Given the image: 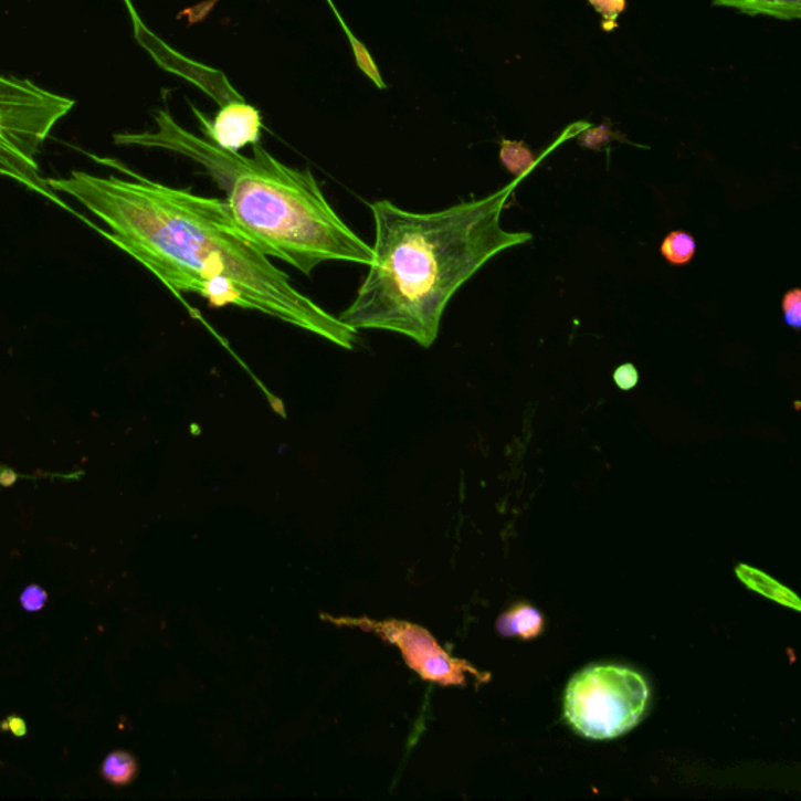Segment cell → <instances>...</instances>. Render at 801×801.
Segmentation results:
<instances>
[{"instance_id": "14", "label": "cell", "mask_w": 801, "mask_h": 801, "mask_svg": "<svg viewBox=\"0 0 801 801\" xmlns=\"http://www.w3.org/2000/svg\"><path fill=\"white\" fill-rule=\"evenodd\" d=\"M590 6L597 10L603 22V29L605 32H612L616 29V19L626 9V0H589Z\"/></svg>"}, {"instance_id": "11", "label": "cell", "mask_w": 801, "mask_h": 801, "mask_svg": "<svg viewBox=\"0 0 801 801\" xmlns=\"http://www.w3.org/2000/svg\"><path fill=\"white\" fill-rule=\"evenodd\" d=\"M499 159H502V164L507 171L517 176V178H521L526 172L531 171L534 165H536V157L523 141L503 140Z\"/></svg>"}, {"instance_id": "18", "label": "cell", "mask_w": 801, "mask_h": 801, "mask_svg": "<svg viewBox=\"0 0 801 801\" xmlns=\"http://www.w3.org/2000/svg\"><path fill=\"white\" fill-rule=\"evenodd\" d=\"M48 601V593L40 586H29L21 596V604L25 611L38 612L44 608Z\"/></svg>"}, {"instance_id": "3", "label": "cell", "mask_w": 801, "mask_h": 801, "mask_svg": "<svg viewBox=\"0 0 801 801\" xmlns=\"http://www.w3.org/2000/svg\"><path fill=\"white\" fill-rule=\"evenodd\" d=\"M156 130L118 134L119 146L171 150L197 161L225 191L233 223L268 257L304 274L326 262L370 265L373 250L338 217L310 169L287 167L262 148L252 156L228 152L176 123L168 110L154 113Z\"/></svg>"}, {"instance_id": "9", "label": "cell", "mask_w": 801, "mask_h": 801, "mask_svg": "<svg viewBox=\"0 0 801 801\" xmlns=\"http://www.w3.org/2000/svg\"><path fill=\"white\" fill-rule=\"evenodd\" d=\"M737 578L750 588L755 592L761 593L770 600L777 601V603L788 605V608L795 609L797 612L801 609L799 597L781 586L780 582L774 581L769 575L762 573V571L751 569L748 566H739L736 569Z\"/></svg>"}, {"instance_id": "7", "label": "cell", "mask_w": 801, "mask_h": 801, "mask_svg": "<svg viewBox=\"0 0 801 801\" xmlns=\"http://www.w3.org/2000/svg\"><path fill=\"white\" fill-rule=\"evenodd\" d=\"M190 107L207 140L212 141L218 148L239 154L246 146L261 143L263 130L261 112L254 105L244 103L242 96L221 104L213 119L207 118L193 105L190 104Z\"/></svg>"}, {"instance_id": "6", "label": "cell", "mask_w": 801, "mask_h": 801, "mask_svg": "<svg viewBox=\"0 0 801 801\" xmlns=\"http://www.w3.org/2000/svg\"><path fill=\"white\" fill-rule=\"evenodd\" d=\"M329 622L359 626L365 631H373L381 635L383 641L393 643L400 649L405 664L413 672L419 673L421 678L438 683L440 686H465L466 673H472L484 681L488 679V675L477 672L468 662L450 656L424 628L417 626V624L398 622V620L375 622V620L368 619H329Z\"/></svg>"}, {"instance_id": "2", "label": "cell", "mask_w": 801, "mask_h": 801, "mask_svg": "<svg viewBox=\"0 0 801 801\" xmlns=\"http://www.w3.org/2000/svg\"><path fill=\"white\" fill-rule=\"evenodd\" d=\"M515 187L435 213L373 202V261L355 301L338 318L357 333L386 330L431 348L459 288L496 255L531 242V233L502 225Z\"/></svg>"}, {"instance_id": "8", "label": "cell", "mask_w": 801, "mask_h": 801, "mask_svg": "<svg viewBox=\"0 0 801 801\" xmlns=\"http://www.w3.org/2000/svg\"><path fill=\"white\" fill-rule=\"evenodd\" d=\"M496 631L503 637L531 641L544 631V616L533 605L520 603L499 615V619L496 620Z\"/></svg>"}, {"instance_id": "15", "label": "cell", "mask_w": 801, "mask_h": 801, "mask_svg": "<svg viewBox=\"0 0 801 801\" xmlns=\"http://www.w3.org/2000/svg\"><path fill=\"white\" fill-rule=\"evenodd\" d=\"M341 24H344V29L346 30V33H348L349 40H351L352 48H355L357 63H359V66L362 67L368 77L373 78L375 84L378 85L379 88H383L386 84H383L381 75H379L378 70H376L373 59H371L370 54H368L363 44L356 41V38L351 35V32L346 29L345 22H341Z\"/></svg>"}, {"instance_id": "5", "label": "cell", "mask_w": 801, "mask_h": 801, "mask_svg": "<svg viewBox=\"0 0 801 801\" xmlns=\"http://www.w3.org/2000/svg\"><path fill=\"white\" fill-rule=\"evenodd\" d=\"M650 687L641 673L623 665H590L570 679L566 718L579 735L593 740L615 739L645 716Z\"/></svg>"}, {"instance_id": "17", "label": "cell", "mask_w": 801, "mask_h": 801, "mask_svg": "<svg viewBox=\"0 0 801 801\" xmlns=\"http://www.w3.org/2000/svg\"><path fill=\"white\" fill-rule=\"evenodd\" d=\"M639 379H641V376H639L637 368H635L633 363L620 365V367L614 371V382L620 390H623V392H630V390H633L634 387L637 386Z\"/></svg>"}, {"instance_id": "12", "label": "cell", "mask_w": 801, "mask_h": 801, "mask_svg": "<svg viewBox=\"0 0 801 801\" xmlns=\"http://www.w3.org/2000/svg\"><path fill=\"white\" fill-rule=\"evenodd\" d=\"M697 243L694 236L684 231L672 232L661 244V254L672 265H686L694 259Z\"/></svg>"}, {"instance_id": "13", "label": "cell", "mask_w": 801, "mask_h": 801, "mask_svg": "<svg viewBox=\"0 0 801 801\" xmlns=\"http://www.w3.org/2000/svg\"><path fill=\"white\" fill-rule=\"evenodd\" d=\"M138 766L134 756L126 751H113L104 761L103 774L105 780L115 786H126L134 780Z\"/></svg>"}, {"instance_id": "10", "label": "cell", "mask_w": 801, "mask_h": 801, "mask_svg": "<svg viewBox=\"0 0 801 801\" xmlns=\"http://www.w3.org/2000/svg\"><path fill=\"white\" fill-rule=\"evenodd\" d=\"M716 6L731 7L746 14H766L778 19H799L801 0H713Z\"/></svg>"}, {"instance_id": "4", "label": "cell", "mask_w": 801, "mask_h": 801, "mask_svg": "<svg viewBox=\"0 0 801 801\" xmlns=\"http://www.w3.org/2000/svg\"><path fill=\"white\" fill-rule=\"evenodd\" d=\"M74 107L73 97L30 78L0 74V176L62 204L41 175L38 156L56 124Z\"/></svg>"}, {"instance_id": "1", "label": "cell", "mask_w": 801, "mask_h": 801, "mask_svg": "<svg viewBox=\"0 0 801 801\" xmlns=\"http://www.w3.org/2000/svg\"><path fill=\"white\" fill-rule=\"evenodd\" d=\"M99 161L130 179L73 171L48 179V186L103 221L108 239L176 296L190 293L210 307L261 312L338 348H356L359 333L295 288L240 232L224 199L161 186L116 160Z\"/></svg>"}, {"instance_id": "16", "label": "cell", "mask_w": 801, "mask_h": 801, "mask_svg": "<svg viewBox=\"0 0 801 801\" xmlns=\"http://www.w3.org/2000/svg\"><path fill=\"white\" fill-rule=\"evenodd\" d=\"M783 314L786 325L800 329L801 327V289L793 288L786 293L783 298Z\"/></svg>"}]
</instances>
